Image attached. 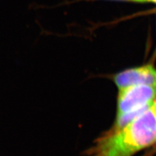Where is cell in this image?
I'll return each instance as SVG.
<instances>
[{"mask_svg": "<svg viewBox=\"0 0 156 156\" xmlns=\"http://www.w3.org/2000/svg\"><path fill=\"white\" fill-rule=\"evenodd\" d=\"M156 141V114L151 106L120 128H111L94 141L85 156H133Z\"/></svg>", "mask_w": 156, "mask_h": 156, "instance_id": "obj_1", "label": "cell"}, {"mask_svg": "<svg viewBox=\"0 0 156 156\" xmlns=\"http://www.w3.org/2000/svg\"><path fill=\"white\" fill-rule=\"evenodd\" d=\"M116 116L114 126L118 128L128 124L152 105L156 98V87L133 85L119 89Z\"/></svg>", "mask_w": 156, "mask_h": 156, "instance_id": "obj_2", "label": "cell"}, {"mask_svg": "<svg viewBox=\"0 0 156 156\" xmlns=\"http://www.w3.org/2000/svg\"><path fill=\"white\" fill-rule=\"evenodd\" d=\"M113 80L119 89L138 85L156 87V69L152 65L129 68L115 74Z\"/></svg>", "mask_w": 156, "mask_h": 156, "instance_id": "obj_3", "label": "cell"}, {"mask_svg": "<svg viewBox=\"0 0 156 156\" xmlns=\"http://www.w3.org/2000/svg\"><path fill=\"white\" fill-rule=\"evenodd\" d=\"M152 107V109H154V112H155V114H156V98H155V100H154V103H153Z\"/></svg>", "mask_w": 156, "mask_h": 156, "instance_id": "obj_4", "label": "cell"}, {"mask_svg": "<svg viewBox=\"0 0 156 156\" xmlns=\"http://www.w3.org/2000/svg\"><path fill=\"white\" fill-rule=\"evenodd\" d=\"M120 1H133V2H143L142 0H120Z\"/></svg>", "mask_w": 156, "mask_h": 156, "instance_id": "obj_5", "label": "cell"}, {"mask_svg": "<svg viewBox=\"0 0 156 156\" xmlns=\"http://www.w3.org/2000/svg\"><path fill=\"white\" fill-rule=\"evenodd\" d=\"M143 2H153L156 3V0H142Z\"/></svg>", "mask_w": 156, "mask_h": 156, "instance_id": "obj_6", "label": "cell"}, {"mask_svg": "<svg viewBox=\"0 0 156 156\" xmlns=\"http://www.w3.org/2000/svg\"><path fill=\"white\" fill-rule=\"evenodd\" d=\"M155 57H156V50H155Z\"/></svg>", "mask_w": 156, "mask_h": 156, "instance_id": "obj_7", "label": "cell"}, {"mask_svg": "<svg viewBox=\"0 0 156 156\" xmlns=\"http://www.w3.org/2000/svg\"><path fill=\"white\" fill-rule=\"evenodd\" d=\"M155 144H156V141H155Z\"/></svg>", "mask_w": 156, "mask_h": 156, "instance_id": "obj_8", "label": "cell"}]
</instances>
